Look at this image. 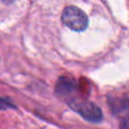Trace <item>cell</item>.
I'll return each mask as SVG.
<instances>
[{
	"instance_id": "cell-1",
	"label": "cell",
	"mask_w": 129,
	"mask_h": 129,
	"mask_svg": "<svg viewBox=\"0 0 129 129\" xmlns=\"http://www.w3.org/2000/svg\"><path fill=\"white\" fill-rule=\"evenodd\" d=\"M62 23L75 31H83L87 28L89 20L84 11L77 6H67L61 13Z\"/></svg>"
},
{
	"instance_id": "cell-2",
	"label": "cell",
	"mask_w": 129,
	"mask_h": 129,
	"mask_svg": "<svg viewBox=\"0 0 129 129\" xmlns=\"http://www.w3.org/2000/svg\"><path fill=\"white\" fill-rule=\"evenodd\" d=\"M72 109L78 112L84 119L91 122H100L103 119L101 109L91 101L84 99H72L69 101Z\"/></svg>"
},
{
	"instance_id": "cell-3",
	"label": "cell",
	"mask_w": 129,
	"mask_h": 129,
	"mask_svg": "<svg viewBox=\"0 0 129 129\" xmlns=\"http://www.w3.org/2000/svg\"><path fill=\"white\" fill-rule=\"evenodd\" d=\"M56 93L60 96H68L74 92L75 89V83L73 80L68 78H60L57 82V85L55 87Z\"/></svg>"
},
{
	"instance_id": "cell-4",
	"label": "cell",
	"mask_w": 129,
	"mask_h": 129,
	"mask_svg": "<svg viewBox=\"0 0 129 129\" xmlns=\"http://www.w3.org/2000/svg\"><path fill=\"white\" fill-rule=\"evenodd\" d=\"M120 129H129V114H126L121 117Z\"/></svg>"
}]
</instances>
